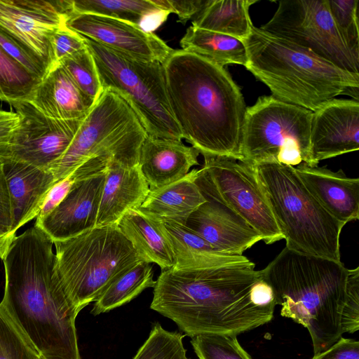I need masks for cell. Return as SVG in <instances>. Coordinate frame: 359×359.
<instances>
[{"instance_id": "2", "label": "cell", "mask_w": 359, "mask_h": 359, "mask_svg": "<svg viewBox=\"0 0 359 359\" xmlns=\"http://www.w3.org/2000/svg\"><path fill=\"white\" fill-rule=\"evenodd\" d=\"M255 264L200 270L162 271L151 309L173 320L185 335H235L270 322L274 306L259 304L253 287L262 278Z\"/></svg>"}, {"instance_id": "44", "label": "cell", "mask_w": 359, "mask_h": 359, "mask_svg": "<svg viewBox=\"0 0 359 359\" xmlns=\"http://www.w3.org/2000/svg\"><path fill=\"white\" fill-rule=\"evenodd\" d=\"M19 121L16 112L0 109V158L7 157L12 134Z\"/></svg>"}, {"instance_id": "5", "label": "cell", "mask_w": 359, "mask_h": 359, "mask_svg": "<svg viewBox=\"0 0 359 359\" xmlns=\"http://www.w3.org/2000/svg\"><path fill=\"white\" fill-rule=\"evenodd\" d=\"M242 42L248 57L245 67L285 102L313 112L348 88H359V75L259 27L253 25Z\"/></svg>"}, {"instance_id": "11", "label": "cell", "mask_w": 359, "mask_h": 359, "mask_svg": "<svg viewBox=\"0 0 359 359\" xmlns=\"http://www.w3.org/2000/svg\"><path fill=\"white\" fill-rule=\"evenodd\" d=\"M196 183L205 198L241 217L266 244L283 239L252 165L232 158L204 156Z\"/></svg>"}, {"instance_id": "29", "label": "cell", "mask_w": 359, "mask_h": 359, "mask_svg": "<svg viewBox=\"0 0 359 359\" xmlns=\"http://www.w3.org/2000/svg\"><path fill=\"white\" fill-rule=\"evenodd\" d=\"M150 263L142 261L114 280L95 302L91 313L99 315L119 307L137 297L156 280Z\"/></svg>"}, {"instance_id": "41", "label": "cell", "mask_w": 359, "mask_h": 359, "mask_svg": "<svg viewBox=\"0 0 359 359\" xmlns=\"http://www.w3.org/2000/svg\"><path fill=\"white\" fill-rule=\"evenodd\" d=\"M74 182L72 174L57 182L46 194L36 219H41L50 213L64 199Z\"/></svg>"}, {"instance_id": "40", "label": "cell", "mask_w": 359, "mask_h": 359, "mask_svg": "<svg viewBox=\"0 0 359 359\" xmlns=\"http://www.w3.org/2000/svg\"><path fill=\"white\" fill-rule=\"evenodd\" d=\"M159 8L177 15L178 22L185 24L205 5L207 0H151Z\"/></svg>"}, {"instance_id": "26", "label": "cell", "mask_w": 359, "mask_h": 359, "mask_svg": "<svg viewBox=\"0 0 359 359\" xmlns=\"http://www.w3.org/2000/svg\"><path fill=\"white\" fill-rule=\"evenodd\" d=\"M117 225L144 262L156 264L162 271L173 266L172 250L161 221L133 209Z\"/></svg>"}, {"instance_id": "33", "label": "cell", "mask_w": 359, "mask_h": 359, "mask_svg": "<svg viewBox=\"0 0 359 359\" xmlns=\"http://www.w3.org/2000/svg\"><path fill=\"white\" fill-rule=\"evenodd\" d=\"M183 338L181 333L168 331L156 323L133 359H189Z\"/></svg>"}, {"instance_id": "7", "label": "cell", "mask_w": 359, "mask_h": 359, "mask_svg": "<svg viewBox=\"0 0 359 359\" xmlns=\"http://www.w3.org/2000/svg\"><path fill=\"white\" fill-rule=\"evenodd\" d=\"M252 166L285 248L340 262L339 238L344 224L311 194L294 167L276 162Z\"/></svg>"}, {"instance_id": "39", "label": "cell", "mask_w": 359, "mask_h": 359, "mask_svg": "<svg viewBox=\"0 0 359 359\" xmlns=\"http://www.w3.org/2000/svg\"><path fill=\"white\" fill-rule=\"evenodd\" d=\"M53 67L61 60L86 48L83 37L63 25L57 28L50 39Z\"/></svg>"}, {"instance_id": "9", "label": "cell", "mask_w": 359, "mask_h": 359, "mask_svg": "<svg viewBox=\"0 0 359 359\" xmlns=\"http://www.w3.org/2000/svg\"><path fill=\"white\" fill-rule=\"evenodd\" d=\"M83 39L102 89L116 93L128 103L148 136L182 141L169 104L163 63L134 58Z\"/></svg>"}, {"instance_id": "23", "label": "cell", "mask_w": 359, "mask_h": 359, "mask_svg": "<svg viewBox=\"0 0 359 359\" xmlns=\"http://www.w3.org/2000/svg\"><path fill=\"white\" fill-rule=\"evenodd\" d=\"M29 102L55 120H82L95 103L58 65L41 79Z\"/></svg>"}, {"instance_id": "27", "label": "cell", "mask_w": 359, "mask_h": 359, "mask_svg": "<svg viewBox=\"0 0 359 359\" xmlns=\"http://www.w3.org/2000/svg\"><path fill=\"white\" fill-rule=\"evenodd\" d=\"M257 0H207L193 17L192 26L227 35L243 41L248 37L253 24L249 15Z\"/></svg>"}, {"instance_id": "4", "label": "cell", "mask_w": 359, "mask_h": 359, "mask_svg": "<svg viewBox=\"0 0 359 359\" xmlns=\"http://www.w3.org/2000/svg\"><path fill=\"white\" fill-rule=\"evenodd\" d=\"M348 269L340 261L300 253L285 248L260 270L271 287L280 315L305 327L314 355L341 337Z\"/></svg>"}, {"instance_id": "15", "label": "cell", "mask_w": 359, "mask_h": 359, "mask_svg": "<svg viewBox=\"0 0 359 359\" xmlns=\"http://www.w3.org/2000/svg\"><path fill=\"white\" fill-rule=\"evenodd\" d=\"M66 26L82 36L134 58L163 63L174 49L154 32L129 22L90 13L71 15Z\"/></svg>"}, {"instance_id": "45", "label": "cell", "mask_w": 359, "mask_h": 359, "mask_svg": "<svg viewBox=\"0 0 359 359\" xmlns=\"http://www.w3.org/2000/svg\"><path fill=\"white\" fill-rule=\"evenodd\" d=\"M170 13L159 8L151 10L143 15L137 26L144 32H153L167 20Z\"/></svg>"}, {"instance_id": "37", "label": "cell", "mask_w": 359, "mask_h": 359, "mask_svg": "<svg viewBox=\"0 0 359 359\" xmlns=\"http://www.w3.org/2000/svg\"><path fill=\"white\" fill-rule=\"evenodd\" d=\"M0 46L27 69L42 79L49 72L44 60L19 39L0 27Z\"/></svg>"}, {"instance_id": "46", "label": "cell", "mask_w": 359, "mask_h": 359, "mask_svg": "<svg viewBox=\"0 0 359 359\" xmlns=\"http://www.w3.org/2000/svg\"><path fill=\"white\" fill-rule=\"evenodd\" d=\"M15 238V237H14ZM13 237H11L0 230V258L4 259L5 254L6 253L8 248H9Z\"/></svg>"}, {"instance_id": "24", "label": "cell", "mask_w": 359, "mask_h": 359, "mask_svg": "<svg viewBox=\"0 0 359 359\" xmlns=\"http://www.w3.org/2000/svg\"><path fill=\"white\" fill-rule=\"evenodd\" d=\"M173 254L177 270H200L224 266L250 264L243 255H230L218 252L208 241L185 224L162 222Z\"/></svg>"}, {"instance_id": "14", "label": "cell", "mask_w": 359, "mask_h": 359, "mask_svg": "<svg viewBox=\"0 0 359 359\" xmlns=\"http://www.w3.org/2000/svg\"><path fill=\"white\" fill-rule=\"evenodd\" d=\"M74 13L72 0H0V27L53 67L50 39Z\"/></svg>"}, {"instance_id": "21", "label": "cell", "mask_w": 359, "mask_h": 359, "mask_svg": "<svg viewBox=\"0 0 359 359\" xmlns=\"http://www.w3.org/2000/svg\"><path fill=\"white\" fill-rule=\"evenodd\" d=\"M10 195L13 226L16 231L38 216L49 189L56 183L48 170L13 160L2 159Z\"/></svg>"}, {"instance_id": "28", "label": "cell", "mask_w": 359, "mask_h": 359, "mask_svg": "<svg viewBox=\"0 0 359 359\" xmlns=\"http://www.w3.org/2000/svg\"><path fill=\"white\" fill-rule=\"evenodd\" d=\"M182 50L203 56L218 65H246L247 51L239 39L190 26L180 40Z\"/></svg>"}, {"instance_id": "10", "label": "cell", "mask_w": 359, "mask_h": 359, "mask_svg": "<svg viewBox=\"0 0 359 359\" xmlns=\"http://www.w3.org/2000/svg\"><path fill=\"white\" fill-rule=\"evenodd\" d=\"M313 111L263 95L246 108L242 133L243 161L255 165L276 162L312 166L310 154Z\"/></svg>"}, {"instance_id": "22", "label": "cell", "mask_w": 359, "mask_h": 359, "mask_svg": "<svg viewBox=\"0 0 359 359\" xmlns=\"http://www.w3.org/2000/svg\"><path fill=\"white\" fill-rule=\"evenodd\" d=\"M199 154L180 140L147 135L140 147L139 165L149 189L154 190L184 177L199 164Z\"/></svg>"}, {"instance_id": "32", "label": "cell", "mask_w": 359, "mask_h": 359, "mask_svg": "<svg viewBox=\"0 0 359 359\" xmlns=\"http://www.w3.org/2000/svg\"><path fill=\"white\" fill-rule=\"evenodd\" d=\"M78 88L94 102L103 91L94 59L86 48L59 63Z\"/></svg>"}, {"instance_id": "8", "label": "cell", "mask_w": 359, "mask_h": 359, "mask_svg": "<svg viewBox=\"0 0 359 359\" xmlns=\"http://www.w3.org/2000/svg\"><path fill=\"white\" fill-rule=\"evenodd\" d=\"M62 287L81 311L117 278L144 261L117 224L95 226L53 242Z\"/></svg>"}, {"instance_id": "34", "label": "cell", "mask_w": 359, "mask_h": 359, "mask_svg": "<svg viewBox=\"0 0 359 359\" xmlns=\"http://www.w3.org/2000/svg\"><path fill=\"white\" fill-rule=\"evenodd\" d=\"M39 353L0 304V359H37Z\"/></svg>"}, {"instance_id": "12", "label": "cell", "mask_w": 359, "mask_h": 359, "mask_svg": "<svg viewBox=\"0 0 359 359\" xmlns=\"http://www.w3.org/2000/svg\"><path fill=\"white\" fill-rule=\"evenodd\" d=\"M260 29L291 41L337 67L359 75V57L344 43L327 0H282Z\"/></svg>"}, {"instance_id": "13", "label": "cell", "mask_w": 359, "mask_h": 359, "mask_svg": "<svg viewBox=\"0 0 359 359\" xmlns=\"http://www.w3.org/2000/svg\"><path fill=\"white\" fill-rule=\"evenodd\" d=\"M11 106L18 114L19 121L12 134L5 158L48 170L68 148L81 120L50 118L29 102Z\"/></svg>"}, {"instance_id": "42", "label": "cell", "mask_w": 359, "mask_h": 359, "mask_svg": "<svg viewBox=\"0 0 359 359\" xmlns=\"http://www.w3.org/2000/svg\"><path fill=\"white\" fill-rule=\"evenodd\" d=\"M13 217L10 195L2 159L0 158V230L11 237H15L12 232Z\"/></svg>"}, {"instance_id": "31", "label": "cell", "mask_w": 359, "mask_h": 359, "mask_svg": "<svg viewBox=\"0 0 359 359\" xmlns=\"http://www.w3.org/2000/svg\"><path fill=\"white\" fill-rule=\"evenodd\" d=\"M75 13H90L115 18L134 25L147 12L158 8L151 0H72Z\"/></svg>"}, {"instance_id": "43", "label": "cell", "mask_w": 359, "mask_h": 359, "mask_svg": "<svg viewBox=\"0 0 359 359\" xmlns=\"http://www.w3.org/2000/svg\"><path fill=\"white\" fill-rule=\"evenodd\" d=\"M312 359H359V341L341 337L327 350Z\"/></svg>"}, {"instance_id": "18", "label": "cell", "mask_w": 359, "mask_h": 359, "mask_svg": "<svg viewBox=\"0 0 359 359\" xmlns=\"http://www.w3.org/2000/svg\"><path fill=\"white\" fill-rule=\"evenodd\" d=\"M205 198L207 201L189 216L185 225L218 252L243 255L244 251L262 241L259 233L229 207Z\"/></svg>"}, {"instance_id": "35", "label": "cell", "mask_w": 359, "mask_h": 359, "mask_svg": "<svg viewBox=\"0 0 359 359\" xmlns=\"http://www.w3.org/2000/svg\"><path fill=\"white\" fill-rule=\"evenodd\" d=\"M191 343L199 359H251L235 335L199 334Z\"/></svg>"}, {"instance_id": "38", "label": "cell", "mask_w": 359, "mask_h": 359, "mask_svg": "<svg viewBox=\"0 0 359 359\" xmlns=\"http://www.w3.org/2000/svg\"><path fill=\"white\" fill-rule=\"evenodd\" d=\"M341 327L342 334L359 330V267L348 269L346 298L343 307Z\"/></svg>"}, {"instance_id": "36", "label": "cell", "mask_w": 359, "mask_h": 359, "mask_svg": "<svg viewBox=\"0 0 359 359\" xmlns=\"http://www.w3.org/2000/svg\"><path fill=\"white\" fill-rule=\"evenodd\" d=\"M327 3L344 43L359 57L358 0H327Z\"/></svg>"}, {"instance_id": "19", "label": "cell", "mask_w": 359, "mask_h": 359, "mask_svg": "<svg viewBox=\"0 0 359 359\" xmlns=\"http://www.w3.org/2000/svg\"><path fill=\"white\" fill-rule=\"evenodd\" d=\"M294 170L305 187L322 206L344 225L359 218V179L339 170L302 163Z\"/></svg>"}, {"instance_id": "25", "label": "cell", "mask_w": 359, "mask_h": 359, "mask_svg": "<svg viewBox=\"0 0 359 359\" xmlns=\"http://www.w3.org/2000/svg\"><path fill=\"white\" fill-rule=\"evenodd\" d=\"M198 169L161 188L150 190L138 208L161 222L186 224L189 216L207 200L196 183Z\"/></svg>"}, {"instance_id": "6", "label": "cell", "mask_w": 359, "mask_h": 359, "mask_svg": "<svg viewBox=\"0 0 359 359\" xmlns=\"http://www.w3.org/2000/svg\"><path fill=\"white\" fill-rule=\"evenodd\" d=\"M147 135L128 103L116 93L104 89L65 152L48 170L57 182L70 174L75 180L95 175L112 161L137 165Z\"/></svg>"}, {"instance_id": "1", "label": "cell", "mask_w": 359, "mask_h": 359, "mask_svg": "<svg viewBox=\"0 0 359 359\" xmlns=\"http://www.w3.org/2000/svg\"><path fill=\"white\" fill-rule=\"evenodd\" d=\"M53 246L35 225L15 236L2 259L0 304L45 359H81L75 325L80 311L62 287Z\"/></svg>"}, {"instance_id": "16", "label": "cell", "mask_w": 359, "mask_h": 359, "mask_svg": "<svg viewBox=\"0 0 359 359\" xmlns=\"http://www.w3.org/2000/svg\"><path fill=\"white\" fill-rule=\"evenodd\" d=\"M310 154L312 166L320 161L359 149V102L333 98L313 113Z\"/></svg>"}, {"instance_id": "3", "label": "cell", "mask_w": 359, "mask_h": 359, "mask_svg": "<svg viewBox=\"0 0 359 359\" xmlns=\"http://www.w3.org/2000/svg\"><path fill=\"white\" fill-rule=\"evenodd\" d=\"M169 104L182 135L203 156L243 161L246 105L224 67L196 53L173 50L163 62Z\"/></svg>"}, {"instance_id": "47", "label": "cell", "mask_w": 359, "mask_h": 359, "mask_svg": "<svg viewBox=\"0 0 359 359\" xmlns=\"http://www.w3.org/2000/svg\"><path fill=\"white\" fill-rule=\"evenodd\" d=\"M37 359H45L42 355H39Z\"/></svg>"}, {"instance_id": "17", "label": "cell", "mask_w": 359, "mask_h": 359, "mask_svg": "<svg viewBox=\"0 0 359 359\" xmlns=\"http://www.w3.org/2000/svg\"><path fill=\"white\" fill-rule=\"evenodd\" d=\"M104 180L105 169L75 181L61 203L46 217L36 219L34 225L53 243L95 227Z\"/></svg>"}, {"instance_id": "30", "label": "cell", "mask_w": 359, "mask_h": 359, "mask_svg": "<svg viewBox=\"0 0 359 359\" xmlns=\"http://www.w3.org/2000/svg\"><path fill=\"white\" fill-rule=\"evenodd\" d=\"M41 81L0 46V101L29 102Z\"/></svg>"}, {"instance_id": "20", "label": "cell", "mask_w": 359, "mask_h": 359, "mask_svg": "<svg viewBox=\"0 0 359 359\" xmlns=\"http://www.w3.org/2000/svg\"><path fill=\"white\" fill-rule=\"evenodd\" d=\"M149 191L139 164L111 162L105 168L95 226L117 224L126 212L140 207Z\"/></svg>"}]
</instances>
